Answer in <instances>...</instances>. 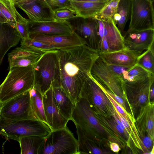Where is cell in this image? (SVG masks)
Instances as JSON below:
<instances>
[{"label":"cell","instance_id":"1","mask_svg":"<svg viewBox=\"0 0 154 154\" xmlns=\"http://www.w3.org/2000/svg\"><path fill=\"white\" fill-rule=\"evenodd\" d=\"M57 54L59 84L75 104L92 66L99 57V52L85 45L58 50Z\"/></svg>","mask_w":154,"mask_h":154},{"label":"cell","instance_id":"2","mask_svg":"<svg viewBox=\"0 0 154 154\" xmlns=\"http://www.w3.org/2000/svg\"><path fill=\"white\" fill-rule=\"evenodd\" d=\"M33 66L14 67L8 70L7 75L0 85V106L33 87Z\"/></svg>","mask_w":154,"mask_h":154},{"label":"cell","instance_id":"3","mask_svg":"<svg viewBox=\"0 0 154 154\" xmlns=\"http://www.w3.org/2000/svg\"><path fill=\"white\" fill-rule=\"evenodd\" d=\"M57 50L46 52L33 66V87L42 95L53 85H60Z\"/></svg>","mask_w":154,"mask_h":154},{"label":"cell","instance_id":"4","mask_svg":"<svg viewBox=\"0 0 154 154\" xmlns=\"http://www.w3.org/2000/svg\"><path fill=\"white\" fill-rule=\"evenodd\" d=\"M52 131L46 123L38 119L10 120L0 115V134L7 139L19 141L29 136L45 137Z\"/></svg>","mask_w":154,"mask_h":154},{"label":"cell","instance_id":"5","mask_svg":"<svg viewBox=\"0 0 154 154\" xmlns=\"http://www.w3.org/2000/svg\"><path fill=\"white\" fill-rule=\"evenodd\" d=\"M78 141L66 126L45 137L38 154H77Z\"/></svg>","mask_w":154,"mask_h":154},{"label":"cell","instance_id":"6","mask_svg":"<svg viewBox=\"0 0 154 154\" xmlns=\"http://www.w3.org/2000/svg\"><path fill=\"white\" fill-rule=\"evenodd\" d=\"M0 115L10 120L37 119L32 109L29 91L17 96L0 107Z\"/></svg>","mask_w":154,"mask_h":154},{"label":"cell","instance_id":"7","mask_svg":"<svg viewBox=\"0 0 154 154\" xmlns=\"http://www.w3.org/2000/svg\"><path fill=\"white\" fill-rule=\"evenodd\" d=\"M153 3L147 0H131L130 20L126 32L154 29Z\"/></svg>","mask_w":154,"mask_h":154},{"label":"cell","instance_id":"8","mask_svg":"<svg viewBox=\"0 0 154 154\" xmlns=\"http://www.w3.org/2000/svg\"><path fill=\"white\" fill-rule=\"evenodd\" d=\"M71 120L80 127L88 137H90V132L93 129L103 134L106 133L98 121L88 102L80 96L75 103Z\"/></svg>","mask_w":154,"mask_h":154},{"label":"cell","instance_id":"9","mask_svg":"<svg viewBox=\"0 0 154 154\" xmlns=\"http://www.w3.org/2000/svg\"><path fill=\"white\" fill-rule=\"evenodd\" d=\"M97 20L99 24V52H111L125 49L123 36L113 20Z\"/></svg>","mask_w":154,"mask_h":154},{"label":"cell","instance_id":"10","mask_svg":"<svg viewBox=\"0 0 154 154\" xmlns=\"http://www.w3.org/2000/svg\"><path fill=\"white\" fill-rule=\"evenodd\" d=\"M90 75L93 79L113 93L123 97L125 91L121 79L99 57L92 66Z\"/></svg>","mask_w":154,"mask_h":154},{"label":"cell","instance_id":"11","mask_svg":"<svg viewBox=\"0 0 154 154\" xmlns=\"http://www.w3.org/2000/svg\"><path fill=\"white\" fill-rule=\"evenodd\" d=\"M85 99L91 105L93 104L102 112L115 113L114 107L104 92L90 74L85 79L80 96Z\"/></svg>","mask_w":154,"mask_h":154},{"label":"cell","instance_id":"12","mask_svg":"<svg viewBox=\"0 0 154 154\" xmlns=\"http://www.w3.org/2000/svg\"><path fill=\"white\" fill-rule=\"evenodd\" d=\"M68 21L74 31L85 40L86 45L99 52V24L97 19L75 17Z\"/></svg>","mask_w":154,"mask_h":154},{"label":"cell","instance_id":"13","mask_svg":"<svg viewBox=\"0 0 154 154\" xmlns=\"http://www.w3.org/2000/svg\"><path fill=\"white\" fill-rule=\"evenodd\" d=\"M29 38L40 34L51 35H68L74 32L72 26L68 21L55 20L38 22L29 20Z\"/></svg>","mask_w":154,"mask_h":154},{"label":"cell","instance_id":"14","mask_svg":"<svg viewBox=\"0 0 154 154\" xmlns=\"http://www.w3.org/2000/svg\"><path fill=\"white\" fill-rule=\"evenodd\" d=\"M123 36L125 48L140 54L154 44V29L125 32Z\"/></svg>","mask_w":154,"mask_h":154},{"label":"cell","instance_id":"15","mask_svg":"<svg viewBox=\"0 0 154 154\" xmlns=\"http://www.w3.org/2000/svg\"><path fill=\"white\" fill-rule=\"evenodd\" d=\"M30 38L48 44L57 50H65L86 45L85 40L74 31L68 35H51L40 34Z\"/></svg>","mask_w":154,"mask_h":154},{"label":"cell","instance_id":"16","mask_svg":"<svg viewBox=\"0 0 154 154\" xmlns=\"http://www.w3.org/2000/svg\"><path fill=\"white\" fill-rule=\"evenodd\" d=\"M45 115L48 125L52 130L65 127L69 120L63 116L56 105L51 87L43 95Z\"/></svg>","mask_w":154,"mask_h":154},{"label":"cell","instance_id":"17","mask_svg":"<svg viewBox=\"0 0 154 154\" xmlns=\"http://www.w3.org/2000/svg\"><path fill=\"white\" fill-rule=\"evenodd\" d=\"M47 52L30 50L21 46L17 47L8 54V70L14 67L34 65Z\"/></svg>","mask_w":154,"mask_h":154},{"label":"cell","instance_id":"18","mask_svg":"<svg viewBox=\"0 0 154 154\" xmlns=\"http://www.w3.org/2000/svg\"><path fill=\"white\" fill-rule=\"evenodd\" d=\"M140 54L126 48L111 52H99L100 57L106 64L128 67L135 65Z\"/></svg>","mask_w":154,"mask_h":154},{"label":"cell","instance_id":"19","mask_svg":"<svg viewBox=\"0 0 154 154\" xmlns=\"http://www.w3.org/2000/svg\"><path fill=\"white\" fill-rule=\"evenodd\" d=\"M17 7L26 14L31 21L43 22L54 20L44 0H39Z\"/></svg>","mask_w":154,"mask_h":154},{"label":"cell","instance_id":"20","mask_svg":"<svg viewBox=\"0 0 154 154\" xmlns=\"http://www.w3.org/2000/svg\"><path fill=\"white\" fill-rule=\"evenodd\" d=\"M20 40L14 28L7 23H0V66L7 51Z\"/></svg>","mask_w":154,"mask_h":154},{"label":"cell","instance_id":"21","mask_svg":"<svg viewBox=\"0 0 154 154\" xmlns=\"http://www.w3.org/2000/svg\"><path fill=\"white\" fill-rule=\"evenodd\" d=\"M53 98L60 112L71 120L75 104L60 86L52 87Z\"/></svg>","mask_w":154,"mask_h":154},{"label":"cell","instance_id":"22","mask_svg":"<svg viewBox=\"0 0 154 154\" xmlns=\"http://www.w3.org/2000/svg\"><path fill=\"white\" fill-rule=\"evenodd\" d=\"M109 0L103 2H82L70 0L76 17L83 18L94 17L105 6Z\"/></svg>","mask_w":154,"mask_h":154},{"label":"cell","instance_id":"23","mask_svg":"<svg viewBox=\"0 0 154 154\" xmlns=\"http://www.w3.org/2000/svg\"><path fill=\"white\" fill-rule=\"evenodd\" d=\"M154 76L137 64L124 72L121 76L123 83L134 85L143 82Z\"/></svg>","mask_w":154,"mask_h":154},{"label":"cell","instance_id":"24","mask_svg":"<svg viewBox=\"0 0 154 154\" xmlns=\"http://www.w3.org/2000/svg\"><path fill=\"white\" fill-rule=\"evenodd\" d=\"M131 0H120L113 17V21L122 35L130 14Z\"/></svg>","mask_w":154,"mask_h":154},{"label":"cell","instance_id":"25","mask_svg":"<svg viewBox=\"0 0 154 154\" xmlns=\"http://www.w3.org/2000/svg\"><path fill=\"white\" fill-rule=\"evenodd\" d=\"M45 137L31 136L22 137L18 141L21 154H38Z\"/></svg>","mask_w":154,"mask_h":154},{"label":"cell","instance_id":"26","mask_svg":"<svg viewBox=\"0 0 154 154\" xmlns=\"http://www.w3.org/2000/svg\"><path fill=\"white\" fill-rule=\"evenodd\" d=\"M29 92L31 106L35 117L36 119L41 120L48 125L44 109L43 95L33 87L29 90Z\"/></svg>","mask_w":154,"mask_h":154},{"label":"cell","instance_id":"27","mask_svg":"<svg viewBox=\"0 0 154 154\" xmlns=\"http://www.w3.org/2000/svg\"><path fill=\"white\" fill-rule=\"evenodd\" d=\"M0 10L7 23L14 28L16 21L17 11L12 0H0Z\"/></svg>","mask_w":154,"mask_h":154},{"label":"cell","instance_id":"28","mask_svg":"<svg viewBox=\"0 0 154 154\" xmlns=\"http://www.w3.org/2000/svg\"><path fill=\"white\" fill-rule=\"evenodd\" d=\"M136 64L154 75V44L140 55Z\"/></svg>","mask_w":154,"mask_h":154},{"label":"cell","instance_id":"29","mask_svg":"<svg viewBox=\"0 0 154 154\" xmlns=\"http://www.w3.org/2000/svg\"><path fill=\"white\" fill-rule=\"evenodd\" d=\"M16 21L14 27L20 40H24L29 37V20L23 17L18 12H16Z\"/></svg>","mask_w":154,"mask_h":154},{"label":"cell","instance_id":"30","mask_svg":"<svg viewBox=\"0 0 154 154\" xmlns=\"http://www.w3.org/2000/svg\"><path fill=\"white\" fill-rule=\"evenodd\" d=\"M120 0H109L102 10L94 17L107 20L112 19Z\"/></svg>","mask_w":154,"mask_h":154},{"label":"cell","instance_id":"31","mask_svg":"<svg viewBox=\"0 0 154 154\" xmlns=\"http://www.w3.org/2000/svg\"><path fill=\"white\" fill-rule=\"evenodd\" d=\"M21 46L29 49L49 51L56 50L48 44L30 38L21 41Z\"/></svg>","mask_w":154,"mask_h":154},{"label":"cell","instance_id":"32","mask_svg":"<svg viewBox=\"0 0 154 154\" xmlns=\"http://www.w3.org/2000/svg\"><path fill=\"white\" fill-rule=\"evenodd\" d=\"M51 12L63 9L74 11L72 9L70 0H44Z\"/></svg>","mask_w":154,"mask_h":154},{"label":"cell","instance_id":"33","mask_svg":"<svg viewBox=\"0 0 154 154\" xmlns=\"http://www.w3.org/2000/svg\"><path fill=\"white\" fill-rule=\"evenodd\" d=\"M51 13L54 19L58 21H68L76 17L75 11L67 9L52 11Z\"/></svg>","mask_w":154,"mask_h":154},{"label":"cell","instance_id":"34","mask_svg":"<svg viewBox=\"0 0 154 154\" xmlns=\"http://www.w3.org/2000/svg\"><path fill=\"white\" fill-rule=\"evenodd\" d=\"M102 89L104 92L107 97L113 105V107L119 114L126 119L128 122L133 127L134 121L131 117L126 112V110L115 101L102 88Z\"/></svg>","mask_w":154,"mask_h":154},{"label":"cell","instance_id":"35","mask_svg":"<svg viewBox=\"0 0 154 154\" xmlns=\"http://www.w3.org/2000/svg\"><path fill=\"white\" fill-rule=\"evenodd\" d=\"M146 116V127L147 131L150 137L154 139V108L153 106H149Z\"/></svg>","mask_w":154,"mask_h":154},{"label":"cell","instance_id":"36","mask_svg":"<svg viewBox=\"0 0 154 154\" xmlns=\"http://www.w3.org/2000/svg\"><path fill=\"white\" fill-rule=\"evenodd\" d=\"M106 121L109 127L122 137L126 138L129 136V135L126 133L113 119L112 120L106 119Z\"/></svg>","mask_w":154,"mask_h":154},{"label":"cell","instance_id":"37","mask_svg":"<svg viewBox=\"0 0 154 154\" xmlns=\"http://www.w3.org/2000/svg\"><path fill=\"white\" fill-rule=\"evenodd\" d=\"M94 80L97 82V83L99 84L100 87L103 90L105 91L117 103H118L119 105L122 106L124 109L126 110L125 101L122 99V97H119L113 93L106 88L102 85L98 83L95 80Z\"/></svg>","mask_w":154,"mask_h":154},{"label":"cell","instance_id":"38","mask_svg":"<svg viewBox=\"0 0 154 154\" xmlns=\"http://www.w3.org/2000/svg\"><path fill=\"white\" fill-rule=\"evenodd\" d=\"M114 109L115 114L125 127L129 135L130 134L133 135L134 134L133 133V127L128 122L119 114L114 108Z\"/></svg>","mask_w":154,"mask_h":154},{"label":"cell","instance_id":"39","mask_svg":"<svg viewBox=\"0 0 154 154\" xmlns=\"http://www.w3.org/2000/svg\"><path fill=\"white\" fill-rule=\"evenodd\" d=\"M111 70L121 79L123 72L128 70L131 67L123 66L114 65L107 64Z\"/></svg>","mask_w":154,"mask_h":154},{"label":"cell","instance_id":"40","mask_svg":"<svg viewBox=\"0 0 154 154\" xmlns=\"http://www.w3.org/2000/svg\"><path fill=\"white\" fill-rule=\"evenodd\" d=\"M142 144L146 149H150L153 145V140L149 136H146L143 140Z\"/></svg>","mask_w":154,"mask_h":154},{"label":"cell","instance_id":"41","mask_svg":"<svg viewBox=\"0 0 154 154\" xmlns=\"http://www.w3.org/2000/svg\"><path fill=\"white\" fill-rule=\"evenodd\" d=\"M89 153L94 154H103L109 153L106 151L102 150L95 147L94 145L91 146L89 150Z\"/></svg>","mask_w":154,"mask_h":154},{"label":"cell","instance_id":"42","mask_svg":"<svg viewBox=\"0 0 154 154\" xmlns=\"http://www.w3.org/2000/svg\"><path fill=\"white\" fill-rule=\"evenodd\" d=\"M16 6L28 4L39 0H12Z\"/></svg>","mask_w":154,"mask_h":154},{"label":"cell","instance_id":"43","mask_svg":"<svg viewBox=\"0 0 154 154\" xmlns=\"http://www.w3.org/2000/svg\"><path fill=\"white\" fill-rule=\"evenodd\" d=\"M112 116L113 117V119L116 122V123L124 130V131L126 133L129 134L124 125L118 118L117 117L115 114V112L112 115Z\"/></svg>","mask_w":154,"mask_h":154},{"label":"cell","instance_id":"44","mask_svg":"<svg viewBox=\"0 0 154 154\" xmlns=\"http://www.w3.org/2000/svg\"><path fill=\"white\" fill-rule=\"evenodd\" d=\"M110 146L111 149L114 152H118L120 150L119 145L116 143H110Z\"/></svg>","mask_w":154,"mask_h":154},{"label":"cell","instance_id":"45","mask_svg":"<svg viewBox=\"0 0 154 154\" xmlns=\"http://www.w3.org/2000/svg\"><path fill=\"white\" fill-rule=\"evenodd\" d=\"M82 2H103L107 1L109 0H75Z\"/></svg>","mask_w":154,"mask_h":154},{"label":"cell","instance_id":"46","mask_svg":"<svg viewBox=\"0 0 154 154\" xmlns=\"http://www.w3.org/2000/svg\"><path fill=\"white\" fill-rule=\"evenodd\" d=\"M7 23V22L0 10V23Z\"/></svg>","mask_w":154,"mask_h":154},{"label":"cell","instance_id":"47","mask_svg":"<svg viewBox=\"0 0 154 154\" xmlns=\"http://www.w3.org/2000/svg\"><path fill=\"white\" fill-rule=\"evenodd\" d=\"M153 3L154 0H147Z\"/></svg>","mask_w":154,"mask_h":154}]
</instances>
